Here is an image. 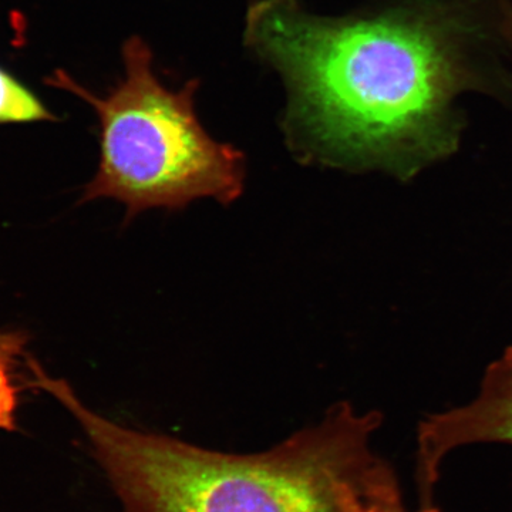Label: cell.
<instances>
[{
    "instance_id": "1",
    "label": "cell",
    "mask_w": 512,
    "mask_h": 512,
    "mask_svg": "<svg viewBox=\"0 0 512 512\" xmlns=\"http://www.w3.org/2000/svg\"><path fill=\"white\" fill-rule=\"evenodd\" d=\"M247 37L284 74L286 126L306 158L413 171L453 150L448 106L460 69L431 23L323 19L296 0H261L249 10Z\"/></svg>"
},
{
    "instance_id": "2",
    "label": "cell",
    "mask_w": 512,
    "mask_h": 512,
    "mask_svg": "<svg viewBox=\"0 0 512 512\" xmlns=\"http://www.w3.org/2000/svg\"><path fill=\"white\" fill-rule=\"evenodd\" d=\"M32 379L79 421L121 512H349L377 457L370 441L382 414L349 403L265 453L228 454L106 419L37 363Z\"/></svg>"
},
{
    "instance_id": "3",
    "label": "cell",
    "mask_w": 512,
    "mask_h": 512,
    "mask_svg": "<svg viewBox=\"0 0 512 512\" xmlns=\"http://www.w3.org/2000/svg\"><path fill=\"white\" fill-rule=\"evenodd\" d=\"M47 83L87 101L100 120V164L82 202L111 198L124 205L130 221L153 208L183 210L201 198L231 205L244 192V154L201 126L194 109L197 82L180 92L165 89L140 37L124 46V77L106 97L63 70Z\"/></svg>"
},
{
    "instance_id": "4",
    "label": "cell",
    "mask_w": 512,
    "mask_h": 512,
    "mask_svg": "<svg viewBox=\"0 0 512 512\" xmlns=\"http://www.w3.org/2000/svg\"><path fill=\"white\" fill-rule=\"evenodd\" d=\"M487 443L512 446V348L487 367L476 399L421 421L417 434L421 505L433 504L441 463L451 451Z\"/></svg>"
},
{
    "instance_id": "5",
    "label": "cell",
    "mask_w": 512,
    "mask_h": 512,
    "mask_svg": "<svg viewBox=\"0 0 512 512\" xmlns=\"http://www.w3.org/2000/svg\"><path fill=\"white\" fill-rule=\"evenodd\" d=\"M349 512H409L404 505L399 478L383 458L367 467L356 481L348 501ZM419 512H439L434 505L421 507Z\"/></svg>"
},
{
    "instance_id": "6",
    "label": "cell",
    "mask_w": 512,
    "mask_h": 512,
    "mask_svg": "<svg viewBox=\"0 0 512 512\" xmlns=\"http://www.w3.org/2000/svg\"><path fill=\"white\" fill-rule=\"evenodd\" d=\"M26 338L20 332L0 333V429H16L18 386L15 369L23 355Z\"/></svg>"
},
{
    "instance_id": "7",
    "label": "cell",
    "mask_w": 512,
    "mask_h": 512,
    "mask_svg": "<svg viewBox=\"0 0 512 512\" xmlns=\"http://www.w3.org/2000/svg\"><path fill=\"white\" fill-rule=\"evenodd\" d=\"M40 120L56 119L28 87L0 69V123Z\"/></svg>"
}]
</instances>
